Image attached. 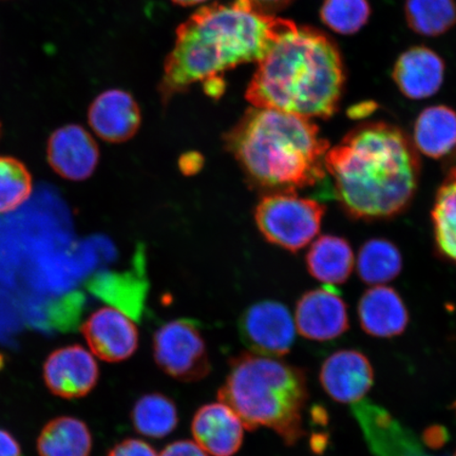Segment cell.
Segmentation results:
<instances>
[{
	"mask_svg": "<svg viewBox=\"0 0 456 456\" xmlns=\"http://www.w3.org/2000/svg\"><path fill=\"white\" fill-rule=\"evenodd\" d=\"M340 208L355 221L390 220L406 212L418 192L420 159L401 128L366 122L330 148L324 159Z\"/></svg>",
	"mask_w": 456,
	"mask_h": 456,
	"instance_id": "6da1fadb",
	"label": "cell"
},
{
	"mask_svg": "<svg viewBox=\"0 0 456 456\" xmlns=\"http://www.w3.org/2000/svg\"><path fill=\"white\" fill-rule=\"evenodd\" d=\"M294 22L260 12L248 0L207 5L176 28L164 64L159 94L167 104L191 86L264 59Z\"/></svg>",
	"mask_w": 456,
	"mask_h": 456,
	"instance_id": "7a4b0ae2",
	"label": "cell"
},
{
	"mask_svg": "<svg viewBox=\"0 0 456 456\" xmlns=\"http://www.w3.org/2000/svg\"><path fill=\"white\" fill-rule=\"evenodd\" d=\"M345 84L338 45L326 33L294 22L258 62L245 99L253 107L327 119L338 112Z\"/></svg>",
	"mask_w": 456,
	"mask_h": 456,
	"instance_id": "3957f363",
	"label": "cell"
},
{
	"mask_svg": "<svg viewBox=\"0 0 456 456\" xmlns=\"http://www.w3.org/2000/svg\"><path fill=\"white\" fill-rule=\"evenodd\" d=\"M248 183L272 192H297L326 178L330 142L310 118L250 108L224 135Z\"/></svg>",
	"mask_w": 456,
	"mask_h": 456,
	"instance_id": "277c9868",
	"label": "cell"
},
{
	"mask_svg": "<svg viewBox=\"0 0 456 456\" xmlns=\"http://www.w3.org/2000/svg\"><path fill=\"white\" fill-rule=\"evenodd\" d=\"M218 398L249 431L270 428L288 446L305 435L302 419L309 401L305 372L278 358L254 353L232 357Z\"/></svg>",
	"mask_w": 456,
	"mask_h": 456,
	"instance_id": "5b68a950",
	"label": "cell"
},
{
	"mask_svg": "<svg viewBox=\"0 0 456 456\" xmlns=\"http://www.w3.org/2000/svg\"><path fill=\"white\" fill-rule=\"evenodd\" d=\"M326 209L297 192H272L256 205L255 221L267 241L295 253L318 235Z\"/></svg>",
	"mask_w": 456,
	"mask_h": 456,
	"instance_id": "8992f818",
	"label": "cell"
},
{
	"mask_svg": "<svg viewBox=\"0 0 456 456\" xmlns=\"http://www.w3.org/2000/svg\"><path fill=\"white\" fill-rule=\"evenodd\" d=\"M153 359L165 374L183 383L202 380L212 370L207 342L191 319H175L153 335Z\"/></svg>",
	"mask_w": 456,
	"mask_h": 456,
	"instance_id": "52a82bcc",
	"label": "cell"
},
{
	"mask_svg": "<svg viewBox=\"0 0 456 456\" xmlns=\"http://www.w3.org/2000/svg\"><path fill=\"white\" fill-rule=\"evenodd\" d=\"M243 345L254 354L279 358L294 346L296 329L292 315L281 302H256L244 311L238 322Z\"/></svg>",
	"mask_w": 456,
	"mask_h": 456,
	"instance_id": "ba28073f",
	"label": "cell"
},
{
	"mask_svg": "<svg viewBox=\"0 0 456 456\" xmlns=\"http://www.w3.org/2000/svg\"><path fill=\"white\" fill-rule=\"evenodd\" d=\"M44 380L53 395L76 399L88 395L99 383L98 362L82 346L61 347L44 363Z\"/></svg>",
	"mask_w": 456,
	"mask_h": 456,
	"instance_id": "9c48e42d",
	"label": "cell"
},
{
	"mask_svg": "<svg viewBox=\"0 0 456 456\" xmlns=\"http://www.w3.org/2000/svg\"><path fill=\"white\" fill-rule=\"evenodd\" d=\"M91 352L102 361L121 362L133 356L139 346V330L130 317L113 307H102L82 326Z\"/></svg>",
	"mask_w": 456,
	"mask_h": 456,
	"instance_id": "30bf717a",
	"label": "cell"
},
{
	"mask_svg": "<svg viewBox=\"0 0 456 456\" xmlns=\"http://www.w3.org/2000/svg\"><path fill=\"white\" fill-rule=\"evenodd\" d=\"M295 319L300 335L315 341L338 338L350 328L346 302L330 285L302 295Z\"/></svg>",
	"mask_w": 456,
	"mask_h": 456,
	"instance_id": "8fae6325",
	"label": "cell"
},
{
	"mask_svg": "<svg viewBox=\"0 0 456 456\" xmlns=\"http://www.w3.org/2000/svg\"><path fill=\"white\" fill-rule=\"evenodd\" d=\"M47 158L50 167L61 178L84 181L98 167L100 151L87 130L79 125H66L51 134Z\"/></svg>",
	"mask_w": 456,
	"mask_h": 456,
	"instance_id": "7c38bea8",
	"label": "cell"
},
{
	"mask_svg": "<svg viewBox=\"0 0 456 456\" xmlns=\"http://www.w3.org/2000/svg\"><path fill=\"white\" fill-rule=\"evenodd\" d=\"M319 380L335 402L354 403L361 402L372 387L374 370L362 353L340 350L323 362Z\"/></svg>",
	"mask_w": 456,
	"mask_h": 456,
	"instance_id": "4fadbf2b",
	"label": "cell"
},
{
	"mask_svg": "<svg viewBox=\"0 0 456 456\" xmlns=\"http://www.w3.org/2000/svg\"><path fill=\"white\" fill-rule=\"evenodd\" d=\"M138 102L127 91L110 89L91 102L88 123L102 140L113 144L133 139L141 127Z\"/></svg>",
	"mask_w": 456,
	"mask_h": 456,
	"instance_id": "5bb4252c",
	"label": "cell"
},
{
	"mask_svg": "<svg viewBox=\"0 0 456 456\" xmlns=\"http://www.w3.org/2000/svg\"><path fill=\"white\" fill-rule=\"evenodd\" d=\"M89 289L133 321L141 322L150 289L146 276L145 248L128 270L102 273L91 281Z\"/></svg>",
	"mask_w": 456,
	"mask_h": 456,
	"instance_id": "9a60e30c",
	"label": "cell"
},
{
	"mask_svg": "<svg viewBox=\"0 0 456 456\" xmlns=\"http://www.w3.org/2000/svg\"><path fill=\"white\" fill-rule=\"evenodd\" d=\"M244 426L239 416L224 403L204 404L191 421L196 443L213 456H232L240 450Z\"/></svg>",
	"mask_w": 456,
	"mask_h": 456,
	"instance_id": "2e32d148",
	"label": "cell"
},
{
	"mask_svg": "<svg viewBox=\"0 0 456 456\" xmlns=\"http://www.w3.org/2000/svg\"><path fill=\"white\" fill-rule=\"evenodd\" d=\"M444 62L425 45H415L399 55L392 77L401 93L410 100L430 98L444 83Z\"/></svg>",
	"mask_w": 456,
	"mask_h": 456,
	"instance_id": "e0dca14e",
	"label": "cell"
},
{
	"mask_svg": "<svg viewBox=\"0 0 456 456\" xmlns=\"http://www.w3.org/2000/svg\"><path fill=\"white\" fill-rule=\"evenodd\" d=\"M362 329L373 338H391L407 329V306L395 289L376 285L363 293L358 304Z\"/></svg>",
	"mask_w": 456,
	"mask_h": 456,
	"instance_id": "ac0fdd59",
	"label": "cell"
},
{
	"mask_svg": "<svg viewBox=\"0 0 456 456\" xmlns=\"http://www.w3.org/2000/svg\"><path fill=\"white\" fill-rule=\"evenodd\" d=\"M353 412L379 456H421L413 438L384 409L358 402L353 404Z\"/></svg>",
	"mask_w": 456,
	"mask_h": 456,
	"instance_id": "d6986e66",
	"label": "cell"
},
{
	"mask_svg": "<svg viewBox=\"0 0 456 456\" xmlns=\"http://www.w3.org/2000/svg\"><path fill=\"white\" fill-rule=\"evenodd\" d=\"M413 142L426 157L443 159L456 150V111L448 106L426 108L414 125Z\"/></svg>",
	"mask_w": 456,
	"mask_h": 456,
	"instance_id": "ffe728a7",
	"label": "cell"
},
{
	"mask_svg": "<svg viewBox=\"0 0 456 456\" xmlns=\"http://www.w3.org/2000/svg\"><path fill=\"white\" fill-rule=\"evenodd\" d=\"M354 265L351 244L338 236L319 237L306 255V266L312 277L328 285L347 281Z\"/></svg>",
	"mask_w": 456,
	"mask_h": 456,
	"instance_id": "44dd1931",
	"label": "cell"
},
{
	"mask_svg": "<svg viewBox=\"0 0 456 456\" xmlns=\"http://www.w3.org/2000/svg\"><path fill=\"white\" fill-rule=\"evenodd\" d=\"M93 435L83 420L61 416L50 420L37 438L39 456H90Z\"/></svg>",
	"mask_w": 456,
	"mask_h": 456,
	"instance_id": "7402d4cb",
	"label": "cell"
},
{
	"mask_svg": "<svg viewBox=\"0 0 456 456\" xmlns=\"http://www.w3.org/2000/svg\"><path fill=\"white\" fill-rule=\"evenodd\" d=\"M431 218L437 252L456 265V167L448 168L438 187Z\"/></svg>",
	"mask_w": 456,
	"mask_h": 456,
	"instance_id": "603a6c76",
	"label": "cell"
},
{
	"mask_svg": "<svg viewBox=\"0 0 456 456\" xmlns=\"http://www.w3.org/2000/svg\"><path fill=\"white\" fill-rule=\"evenodd\" d=\"M356 267L362 282L375 287L383 285L395 281L402 273V253L387 239H370L359 249Z\"/></svg>",
	"mask_w": 456,
	"mask_h": 456,
	"instance_id": "cb8c5ba5",
	"label": "cell"
},
{
	"mask_svg": "<svg viewBox=\"0 0 456 456\" xmlns=\"http://www.w3.org/2000/svg\"><path fill=\"white\" fill-rule=\"evenodd\" d=\"M131 420L140 435L159 440L175 429L179 413L173 399L162 393H150L136 401Z\"/></svg>",
	"mask_w": 456,
	"mask_h": 456,
	"instance_id": "d4e9b609",
	"label": "cell"
},
{
	"mask_svg": "<svg viewBox=\"0 0 456 456\" xmlns=\"http://www.w3.org/2000/svg\"><path fill=\"white\" fill-rule=\"evenodd\" d=\"M404 15L416 34L441 37L456 25V0H406Z\"/></svg>",
	"mask_w": 456,
	"mask_h": 456,
	"instance_id": "484cf974",
	"label": "cell"
},
{
	"mask_svg": "<svg viewBox=\"0 0 456 456\" xmlns=\"http://www.w3.org/2000/svg\"><path fill=\"white\" fill-rule=\"evenodd\" d=\"M32 192V176L25 164L0 157V214L13 212Z\"/></svg>",
	"mask_w": 456,
	"mask_h": 456,
	"instance_id": "4316f807",
	"label": "cell"
},
{
	"mask_svg": "<svg viewBox=\"0 0 456 456\" xmlns=\"http://www.w3.org/2000/svg\"><path fill=\"white\" fill-rule=\"evenodd\" d=\"M370 5L368 0H324L321 19L330 30L352 36L368 24Z\"/></svg>",
	"mask_w": 456,
	"mask_h": 456,
	"instance_id": "83f0119b",
	"label": "cell"
},
{
	"mask_svg": "<svg viewBox=\"0 0 456 456\" xmlns=\"http://www.w3.org/2000/svg\"><path fill=\"white\" fill-rule=\"evenodd\" d=\"M107 456H158V454L150 444L135 438H127L114 444Z\"/></svg>",
	"mask_w": 456,
	"mask_h": 456,
	"instance_id": "f1b7e54d",
	"label": "cell"
},
{
	"mask_svg": "<svg viewBox=\"0 0 456 456\" xmlns=\"http://www.w3.org/2000/svg\"><path fill=\"white\" fill-rule=\"evenodd\" d=\"M421 440L426 447L438 450L442 449L450 440V433L446 427L442 425H432L423 432Z\"/></svg>",
	"mask_w": 456,
	"mask_h": 456,
	"instance_id": "f546056e",
	"label": "cell"
},
{
	"mask_svg": "<svg viewBox=\"0 0 456 456\" xmlns=\"http://www.w3.org/2000/svg\"><path fill=\"white\" fill-rule=\"evenodd\" d=\"M159 456H208V453L191 441H178L165 447Z\"/></svg>",
	"mask_w": 456,
	"mask_h": 456,
	"instance_id": "4dcf8cb0",
	"label": "cell"
},
{
	"mask_svg": "<svg viewBox=\"0 0 456 456\" xmlns=\"http://www.w3.org/2000/svg\"><path fill=\"white\" fill-rule=\"evenodd\" d=\"M0 456H22L19 441L4 429H0Z\"/></svg>",
	"mask_w": 456,
	"mask_h": 456,
	"instance_id": "1f68e13d",
	"label": "cell"
},
{
	"mask_svg": "<svg viewBox=\"0 0 456 456\" xmlns=\"http://www.w3.org/2000/svg\"><path fill=\"white\" fill-rule=\"evenodd\" d=\"M254 8L262 13L275 15L285 8H288L294 0H248Z\"/></svg>",
	"mask_w": 456,
	"mask_h": 456,
	"instance_id": "d6a6232c",
	"label": "cell"
},
{
	"mask_svg": "<svg viewBox=\"0 0 456 456\" xmlns=\"http://www.w3.org/2000/svg\"><path fill=\"white\" fill-rule=\"evenodd\" d=\"M203 167V157L197 152L186 153L180 159V168L187 175H195Z\"/></svg>",
	"mask_w": 456,
	"mask_h": 456,
	"instance_id": "836d02e7",
	"label": "cell"
},
{
	"mask_svg": "<svg viewBox=\"0 0 456 456\" xmlns=\"http://www.w3.org/2000/svg\"><path fill=\"white\" fill-rule=\"evenodd\" d=\"M379 104L374 101H366L353 105L347 110V116L353 119L366 118L378 110Z\"/></svg>",
	"mask_w": 456,
	"mask_h": 456,
	"instance_id": "e575fe53",
	"label": "cell"
},
{
	"mask_svg": "<svg viewBox=\"0 0 456 456\" xmlns=\"http://www.w3.org/2000/svg\"><path fill=\"white\" fill-rule=\"evenodd\" d=\"M330 442V436L328 433H315L311 437L310 444L312 452L318 455L323 454L326 452Z\"/></svg>",
	"mask_w": 456,
	"mask_h": 456,
	"instance_id": "d590c367",
	"label": "cell"
},
{
	"mask_svg": "<svg viewBox=\"0 0 456 456\" xmlns=\"http://www.w3.org/2000/svg\"><path fill=\"white\" fill-rule=\"evenodd\" d=\"M311 416L314 423L319 426H327L329 424V413L321 404H315L312 408Z\"/></svg>",
	"mask_w": 456,
	"mask_h": 456,
	"instance_id": "8d00e7d4",
	"label": "cell"
},
{
	"mask_svg": "<svg viewBox=\"0 0 456 456\" xmlns=\"http://www.w3.org/2000/svg\"><path fill=\"white\" fill-rule=\"evenodd\" d=\"M171 2L181 5V7H191V5L205 3L208 2V0H171Z\"/></svg>",
	"mask_w": 456,
	"mask_h": 456,
	"instance_id": "74e56055",
	"label": "cell"
},
{
	"mask_svg": "<svg viewBox=\"0 0 456 456\" xmlns=\"http://www.w3.org/2000/svg\"><path fill=\"white\" fill-rule=\"evenodd\" d=\"M453 408L455 409L456 411V402L453 403Z\"/></svg>",
	"mask_w": 456,
	"mask_h": 456,
	"instance_id": "f35d334b",
	"label": "cell"
},
{
	"mask_svg": "<svg viewBox=\"0 0 456 456\" xmlns=\"http://www.w3.org/2000/svg\"><path fill=\"white\" fill-rule=\"evenodd\" d=\"M454 456H456V453L454 454Z\"/></svg>",
	"mask_w": 456,
	"mask_h": 456,
	"instance_id": "ab89813d",
	"label": "cell"
}]
</instances>
